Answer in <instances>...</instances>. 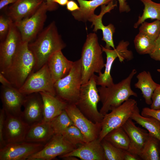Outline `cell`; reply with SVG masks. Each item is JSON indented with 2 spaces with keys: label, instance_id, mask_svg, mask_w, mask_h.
<instances>
[{
  "label": "cell",
  "instance_id": "f35d334b",
  "mask_svg": "<svg viewBox=\"0 0 160 160\" xmlns=\"http://www.w3.org/2000/svg\"><path fill=\"white\" fill-rule=\"evenodd\" d=\"M149 55L153 60L160 61V33L155 40L154 47Z\"/></svg>",
  "mask_w": 160,
  "mask_h": 160
},
{
  "label": "cell",
  "instance_id": "ffe728a7",
  "mask_svg": "<svg viewBox=\"0 0 160 160\" xmlns=\"http://www.w3.org/2000/svg\"><path fill=\"white\" fill-rule=\"evenodd\" d=\"M76 156L82 160H106L103 148L98 138L79 145L71 152L60 156Z\"/></svg>",
  "mask_w": 160,
  "mask_h": 160
},
{
  "label": "cell",
  "instance_id": "e575fe53",
  "mask_svg": "<svg viewBox=\"0 0 160 160\" xmlns=\"http://www.w3.org/2000/svg\"><path fill=\"white\" fill-rule=\"evenodd\" d=\"M139 33L155 41L160 33V21L156 20L151 23L144 22L139 28Z\"/></svg>",
  "mask_w": 160,
  "mask_h": 160
},
{
  "label": "cell",
  "instance_id": "d6986e66",
  "mask_svg": "<svg viewBox=\"0 0 160 160\" xmlns=\"http://www.w3.org/2000/svg\"><path fill=\"white\" fill-rule=\"evenodd\" d=\"M122 127L129 139V145L127 151L140 156L149 136L148 132L137 126L130 118Z\"/></svg>",
  "mask_w": 160,
  "mask_h": 160
},
{
  "label": "cell",
  "instance_id": "f1b7e54d",
  "mask_svg": "<svg viewBox=\"0 0 160 160\" xmlns=\"http://www.w3.org/2000/svg\"><path fill=\"white\" fill-rule=\"evenodd\" d=\"M104 139L115 146L121 149L127 150L129 148V139L122 127L110 132Z\"/></svg>",
  "mask_w": 160,
  "mask_h": 160
},
{
  "label": "cell",
  "instance_id": "f546056e",
  "mask_svg": "<svg viewBox=\"0 0 160 160\" xmlns=\"http://www.w3.org/2000/svg\"><path fill=\"white\" fill-rule=\"evenodd\" d=\"M149 134L140 156L144 160H160V141L150 133Z\"/></svg>",
  "mask_w": 160,
  "mask_h": 160
},
{
  "label": "cell",
  "instance_id": "4dcf8cb0",
  "mask_svg": "<svg viewBox=\"0 0 160 160\" xmlns=\"http://www.w3.org/2000/svg\"><path fill=\"white\" fill-rule=\"evenodd\" d=\"M154 41L146 35L139 33L134 40L135 47L140 55H149L154 47Z\"/></svg>",
  "mask_w": 160,
  "mask_h": 160
},
{
  "label": "cell",
  "instance_id": "d590c367",
  "mask_svg": "<svg viewBox=\"0 0 160 160\" xmlns=\"http://www.w3.org/2000/svg\"><path fill=\"white\" fill-rule=\"evenodd\" d=\"M12 20L7 16H0V40L4 39L9 32Z\"/></svg>",
  "mask_w": 160,
  "mask_h": 160
},
{
  "label": "cell",
  "instance_id": "4fadbf2b",
  "mask_svg": "<svg viewBox=\"0 0 160 160\" xmlns=\"http://www.w3.org/2000/svg\"><path fill=\"white\" fill-rule=\"evenodd\" d=\"M65 110L73 125L83 134L86 142L98 138L101 130V123H95L89 119L75 104L68 103Z\"/></svg>",
  "mask_w": 160,
  "mask_h": 160
},
{
  "label": "cell",
  "instance_id": "484cf974",
  "mask_svg": "<svg viewBox=\"0 0 160 160\" xmlns=\"http://www.w3.org/2000/svg\"><path fill=\"white\" fill-rule=\"evenodd\" d=\"M136 77L137 81L134 85L135 87L141 90L146 103L151 105L152 94L159 84L154 81L150 73L148 71H143L140 72Z\"/></svg>",
  "mask_w": 160,
  "mask_h": 160
},
{
  "label": "cell",
  "instance_id": "9c48e42d",
  "mask_svg": "<svg viewBox=\"0 0 160 160\" xmlns=\"http://www.w3.org/2000/svg\"><path fill=\"white\" fill-rule=\"evenodd\" d=\"M48 11L44 0L36 12L29 17L14 22L19 31L23 41L28 43L33 41L42 30Z\"/></svg>",
  "mask_w": 160,
  "mask_h": 160
},
{
  "label": "cell",
  "instance_id": "7bdbcfd3",
  "mask_svg": "<svg viewBox=\"0 0 160 160\" xmlns=\"http://www.w3.org/2000/svg\"><path fill=\"white\" fill-rule=\"evenodd\" d=\"M67 10L71 12L78 10L80 7L77 3L73 0H69L66 5Z\"/></svg>",
  "mask_w": 160,
  "mask_h": 160
},
{
  "label": "cell",
  "instance_id": "ab89813d",
  "mask_svg": "<svg viewBox=\"0 0 160 160\" xmlns=\"http://www.w3.org/2000/svg\"><path fill=\"white\" fill-rule=\"evenodd\" d=\"M141 114L144 116L154 117L160 121V110H156L151 108L144 107L142 109Z\"/></svg>",
  "mask_w": 160,
  "mask_h": 160
},
{
  "label": "cell",
  "instance_id": "5bb4252c",
  "mask_svg": "<svg viewBox=\"0 0 160 160\" xmlns=\"http://www.w3.org/2000/svg\"><path fill=\"white\" fill-rule=\"evenodd\" d=\"M45 144L24 141L7 144L0 148V160H25L37 153Z\"/></svg>",
  "mask_w": 160,
  "mask_h": 160
},
{
  "label": "cell",
  "instance_id": "ee69618b",
  "mask_svg": "<svg viewBox=\"0 0 160 160\" xmlns=\"http://www.w3.org/2000/svg\"><path fill=\"white\" fill-rule=\"evenodd\" d=\"M48 7V11H52L56 10L58 7V4L53 2V0H45Z\"/></svg>",
  "mask_w": 160,
  "mask_h": 160
},
{
  "label": "cell",
  "instance_id": "681fc988",
  "mask_svg": "<svg viewBox=\"0 0 160 160\" xmlns=\"http://www.w3.org/2000/svg\"><path fill=\"white\" fill-rule=\"evenodd\" d=\"M157 71L160 74V68L158 69L157 70Z\"/></svg>",
  "mask_w": 160,
  "mask_h": 160
},
{
  "label": "cell",
  "instance_id": "83f0119b",
  "mask_svg": "<svg viewBox=\"0 0 160 160\" xmlns=\"http://www.w3.org/2000/svg\"><path fill=\"white\" fill-rule=\"evenodd\" d=\"M139 0L143 4L144 8L143 14L139 16L137 21L134 25L135 28H137L148 19L160 21V3H156L152 0Z\"/></svg>",
  "mask_w": 160,
  "mask_h": 160
},
{
  "label": "cell",
  "instance_id": "603a6c76",
  "mask_svg": "<svg viewBox=\"0 0 160 160\" xmlns=\"http://www.w3.org/2000/svg\"><path fill=\"white\" fill-rule=\"evenodd\" d=\"M43 101V117L42 121L50 122L66 108L68 103L50 94L41 92Z\"/></svg>",
  "mask_w": 160,
  "mask_h": 160
},
{
  "label": "cell",
  "instance_id": "836d02e7",
  "mask_svg": "<svg viewBox=\"0 0 160 160\" xmlns=\"http://www.w3.org/2000/svg\"><path fill=\"white\" fill-rule=\"evenodd\" d=\"M106 160H123V150L118 148L103 139L101 141Z\"/></svg>",
  "mask_w": 160,
  "mask_h": 160
},
{
  "label": "cell",
  "instance_id": "4316f807",
  "mask_svg": "<svg viewBox=\"0 0 160 160\" xmlns=\"http://www.w3.org/2000/svg\"><path fill=\"white\" fill-rule=\"evenodd\" d=\"M130 118L145 128L148 132L157 138L160 141V121L152 117H145L140 113L137 106L134 110Z\"/></svg>",
  "mask_w": 160,
  "mask_h": 160
},
{
  "label": "cell",
  "instance_id": "c3c4849f",
  "mask_svg": "<svg viewBox=\"0 0 160 160\" xmlns=\"http://www.w3.org/2000/svg\"><path fill=\"white\" fill-rule=\"evenodd\" d=\"M65 160H78L77 157L73 156H69L63 157L61 158Z\"/></svg>",
  "mask_w": 160,
  "mask_h": 160
},
{
  "label": "cell",
  "instance_id": "1f68e13d",
  "mask_svg": "<svg viewBox=\"0 0 160 160\" xmlns=\"http://www.w3.org/2000/svg\"><path fill=\"white\" fill-rule=\"evenodd\" d=\"M50 122L55 134H62L67 128L73 124L65 110Z\"/></svg>",
  "mask_w": 160,
  "mask_h": 160
},
{
  "label": "cell",
  "instance_id": "74e56055",
  "mask_svg": "<svg viewBox=\"0 0 160 160\" xmlns=\"http://www.w3.org/2000/svg\"><path fill=\"white\" fill-rule=\"evenodd\" d=\"M5 117V112L2 108L0 109V148L6 144L4 137V130Z\"/></svg>",
  "mask_w": 160,
  "mask_h": 160
},
{
  "label": "cell",
  "instance_id": "7402d4cb",
  "mask_svg": "<svg viewBox=\"0 0 160 160\" xmlns=\"http://www.w3.org/2000/svg\"><path fill=\"white\" fill-rule=\"evenodd\" d=\"M61 51H57L53 54L47 63L54 83L68 74L73 63V62L68 60Z\"/></svg>",
  "mask_w": 160,
  "mask_h": 160
},
{
  "label": "cell",
  "instance_id": "cb8c5ba5",
  "mask_svg": "<svg viewBox=\"0 0 160 160\" xmlns=\"http://www.w3.org/2000/svg\"><path fill=\"white\" fill-rule=\"evenodd\" d=\"M54 134L50 122L42 121L30 126L24 141L45 144Z\"/></svg>",
  "mask_w": 160,
  "mask_h": 160
},
{
  "label": "cell",
  "instance_id": "ba28073f",
  "mask_svg": "<svg viewBox=\"0 0 160 160\" xmlns=\"http://www.w3.org/2000/svg\"><path fill=\"white\" fill-rule=\"evenodd\" d=\"M137 106L135 99L129 98L109 113L104 115L98 137L101 141L106 135L113 129L122 127L129 118Z\"/></svg>",
  "mask_w": 160,
  "mask_h": 160
},
{
  "label": "cell",
  "instance_id": "2e32d148",
  "mask_svg": "<svg viewBox=\"0 0 160 160\" xmlns=\"http://www.w3.org/2000/svg\"><path fill=\"white\" fill-rule=\"evenodd\" d=\"M24 110L20 117L29 126L42 121L43 117V104L39 93L25 95L23 104Z\"/></svg>",
  "mask_w": 160,
  "mask_h": 160
},
{
  "label": "cell",
  "instance_id": "e0dca14e",
  "mask_svg": "<svg viewBox=\"0 0 160 160\" xmlns=\"http://www.w3.org/2000/svg\"><path fill=\"white\" fill-rule=\"evenodd\" d=\"M117 4L116 2L114 3L113 1H112L107 5L101 6V10L99 14L97 15L95 14L88 20L92 23L91 27L94 26L93 32H96L99 30L102 31L103 36L102 40L105 42V47L109 49H111V47L113 49L115 48L113 39L115 28L111 23L107 26L104 25L102 19L104 15L107 13L110 12L117 6Z\"/></svg>",
  "mask_w": 160,
  "mask_h": 160
},
{
  "label": "cell",
  "instance_id": "52a82bcc",
  "mask_svg": "<svg viewBox=\"0 0 160 160\" xmlns=\"http://www.w3.org/2000/svg\"><path fill=\"white\" fill-rule=\"evenodd\" d=\"M129 44L128 41H120L115 49H107L101 45L102 50L106 56L105 69L103 73H98L97 77V83L102 87H109L114 84L111 76V71L113 63L115 59L118 58L122 62L124 60L129 61L133 58V55L128 47Z\"/></svg>",
  "mask_w": 160,
  "mask_h": 160
},
{
  "label": "cell",
  "instance_id": "8d00e7d4",
  "mask_svg": "<svg viewBox=\"0 0 160 160\" xmlns=\"http://www.w3.org/2000/svg\"><path fill=\"white\" fill-rule=\"evenodd\" d=\"M152 103L150 108L156 110H160V84L154 91L151 97Z\"/></svg>",
  "mask_w": 160,
  "mask_h": 160
},
{
  "label": "cell",
  "instance_id": "8992f818",
  "mask_svg": "<svg viewBox=\"0 0 160 160\" xmlns=\"http://www.w3.org/2000/svg\"><path fill=\"white\" fill-rule=\"evenodd\" d=\"M81 59L73 62L68 74L54 84L56 96L68 104H76L78 100L81 84Z\"/></svg>",
  "mask_w": 160,
  "mask_h": 160
},
{
  "label": "cell",
  "instance_id": "7dc6e473",
  "mask_svg": "<svg viewBox=\"0 0 160 160\" xmlns=\"http://www.w3.org/2000/svg\"><path fill=\"white\" fill-rule=\"evenodd\" d=\"M69 0H53V2L61 6L66 5Z\"/></svg>",
  "mask_w": 160,
  "mask_h": 160
},
{
  "label": "cell",
  "instance_id": "9a60e30c",
  "mask_svg": "<svg viewBox=\"0 0 160 160\" xmlns=\"http://www.w3.org/2000/svg\"><path fill=\"white\" fill-rule=\"evenodd\" d=\"M5 113L4 137L6 144L24 141L30 126L20 116Z\"/></svg>",
  "mask_w": 160,
  "mask_h": 160
},
{
  "label": "cell",
  "instance_id": "7a4b0ae2",
  "mask_svg": "<svg viewBox=\"0 0 160 160\" xmlns=\"http://www.w3.org/2000/svg\"><path fill=\"white\" fill-rule=\"evenodd\" d=\"M137 72L136 69H133L128 76L118 83L98 88L102 105L99 111L104 116L119 106L131 96L137 97V94L131 87L132 79Z\"/></svg>",
  "mask_w": 160,
  "mask_h": 160
},
{
  "label": "cell",
  "instance_id": "bcb514c9",
  "mask_svg": "<svg viewBox=\"0 0 160 160\" xmlns=\"http://www.w3.org/2000/svg\"><path fill=\"white\" fill-rule=\"evenodd\" d=\"M17 0H0V9L1 10L8 5L15 2Z\"/></svg>",
  "mask_w": 160,
  "mask_h": 160
},
{
  "label": "cell",
  "instance_id": "b9f144b4",
  "mask_svg": "<svg viewBox=\"0 0 160 160\" xmlns=\"http://www.w3.org/2000/svg\"><path fill=\"white\" fill-rule=\"evenodd\" d=\"M119 3V10L120 13L128 12L131 10L129 5L127 4L126 0H118Z\"/></svg>",
  "mask_w": 160,
  "mask_h": 160
},
{
  "label": "cell",
  "instance_id": "60d3db41",
  "mask_svg": "<svg viewBox=\"0 0 160 160\" xmlns=\"http://www.w3.org/2000/svg\"><path fill=\"white\" fill-rule=\"evenodd\" d=\"M123 160H140L142 159L140 157L127 150L123 151Z\"/></svg>",
  "mask_w": 160,
  "mask_h": 160
},
{
  "label": "cell",
  "instance_id": "277c9868",
  "mask_svg": "<svg viewBox=\"0 0 160 160\" xmlns=\"http://www.w3.org/2000/svg\"><path fill=\"white\" fill-rule=\"evenodd\" d=\"M27 42L22 41L9 68L4 75L13 87L18 89L33 72L35 65V58Z\"/></svg>",
  "mask_w": 160,
  "mask_h": 160
},
{
  "label": "cell",
  "instance_id": "ac0fdd59",
  "mask_svg": "<svg viewBox=\"0 0 160 160\" xmlns=\"http://www.w3.org/2000/svg\"><path fill=\"white\" fill-rule=\"evenodd\" d=\"M0 96L3 108L6 113L13 115L20 116L25 95L13 86L3 85L1 87Z\"/></svg>",
  "mask_w": 160,
  "mask_h": 160
},
{
  "label": "cell",
  "instance_id": "8fae6325",
  "mask_svg": "<svg viewBox=\"0 0 160 160\" xmlns=\"http://www.w3.org/2000/svg\"><path fill=\"white\" fill-rule=\"evenodd\" d=\"M22 41L20 33L12 20L7 35L0 44V71L3 75L9 68Z\"/></svg>",
  "mask_w": 160,
  "mask_h": 160
},
{
  "label": "cell",
  "instance_id": "d6a6232c",
  "mask_svg": "<svg viewBox=\"0 0 160 160\" xmlns=\"http://www.w3.org/2000/svg\"><path fill=\"white\" fill-rule=\"evenodd\" d=\"M61 134L69 142L77 146L86 143L82 133L73 124L67 128Z\"/></svg>",
  "mask_w": 160,
  "mask_h": 160
},
{
  "label": "cell",
  "instance_id": "44dd1931",
  "mask_svg": "<svg viewBox=\"0 0 160 160\" xmlns=\"http://www.w3.org/2000/svg\"><path fill=\"white\" fill-rule=\"evenodd\" d=\"M45 0H17L8 8L7 16L14 22L33 15Z\"/></svg>",
  "mask_w": 160,
  "mask_h": 160
},
{
  "label": "cell",
  "instance_id": "30bf717a",
  "mask_svg": "<svg viewBox=\"0 0 160 160\" xmlns=\"http://www.w3.org/2000/svg\"><path fill=\"white\" fill-rule=\"evenodd\" d=\"M54 84L46 63L31 73L18 89L25 95L42 92L56 96Z\"/></svg>",
  "mask_w": 160,
  "mask_h": 160
},
{
  "label": "cell",
  "instance_id": "5b68a950",
  "mask_svg": "<svg viewBox=\"0 0 160 160\" xmlns=\"http://www.w3.org/2000/svg\"><path fill=\"white\" fill-rule=\"evenodd\" d=\"M97 77L94 74L87 82L81 85L76 105L89 119L95 123H101L104 116L97 109L100 97L97 87Z\"/></svg>",
  "mask_w": 160,
  "mask_h": 160
},
{
  "label": "cell",
  "instance_id": "f907efd6",
  "mask_svg": "<svg viewBox=\"0 0 160 160\" xmlns=\"http://www.w3.org/2000/svg\"></svg>",
  "mask_w": 160,
  "mask_h": 160
},
{
  "label": "cell",
  "instance_id": "3957f363",
  "mask_svg": "<svg viewBox=\"0 0 160 160\" xmlns=\"http://www.w3.org/2000/svg\"><path fill=\"white\" fill-rule=\"evenodd\" d=\"M103 52L96 34L95 32L88 34L82 48L80 58L82 84L87 82L95 73L101 72L105 67Z\"/></svg>",
  "mask_w": 160,
  "mask_h": 160
},
{
  "label": "cell",
  "instance_id": "d4e9b609",
  "mask_svg": "<svg viewBox=\"0 0 160 160\" xmlns=\"http://www.w3.org/2000/svg\"><path fill=\"white\" fill-rule=\"evenodd\" d=\"M80 8L78 10L71 12L76 20L85 23L95 14V9L103 5H107L114 0H76Z\"/></svg>",
  "mask_w": 160,
  "mask_h": 160
},
{
  "label": "cell",
  "instance_id": "f6af8a7d",
  "mask_svg": "<svg viewBox=\"0 0 160 160\" xmlns=\"http://www.w3.org/2000/svg\"><path fill=\"white\" fill-rule=\"evenodd\" d=\"M0 82L3 86H12L11 82L1 73H0Z\"/></svg>",
  "mask_w": 160,
  "mask_h": 160
},
{
  "label": "cell",
  "instance_id": "7c38bea8",
  "mask_svg": "<svg viewBox=\"0 0 160 160\" xmlns=\"http://www.w3.org/2000/svg\"><path fill=\"white\" fill-rule=\"evenodd\" d=\"M77 147L69 142L61 134H55L41 150L27 160H52L71 152Z\"/></svg>",
  "mask_w": 160,
  "mask_h": 160
},
{
  "label": "cell",
  "instance_id": "6da1fadb",
  "mask_svg": "<svg viewBox=\"0 0 160 160\" xmlns=\"http://www.w3.org/2000/svg\"><path fill=\"white\" fill-rule=\"evenodd\" d=\"M28 46L35 59L34 72L46 64L54 53L65 48L66 44L58 32L55 23L53 21L33 41L28 43Z\"/></svg>",
  "mask_w": 160,
  "mask_h": 160
}]
</instances>
